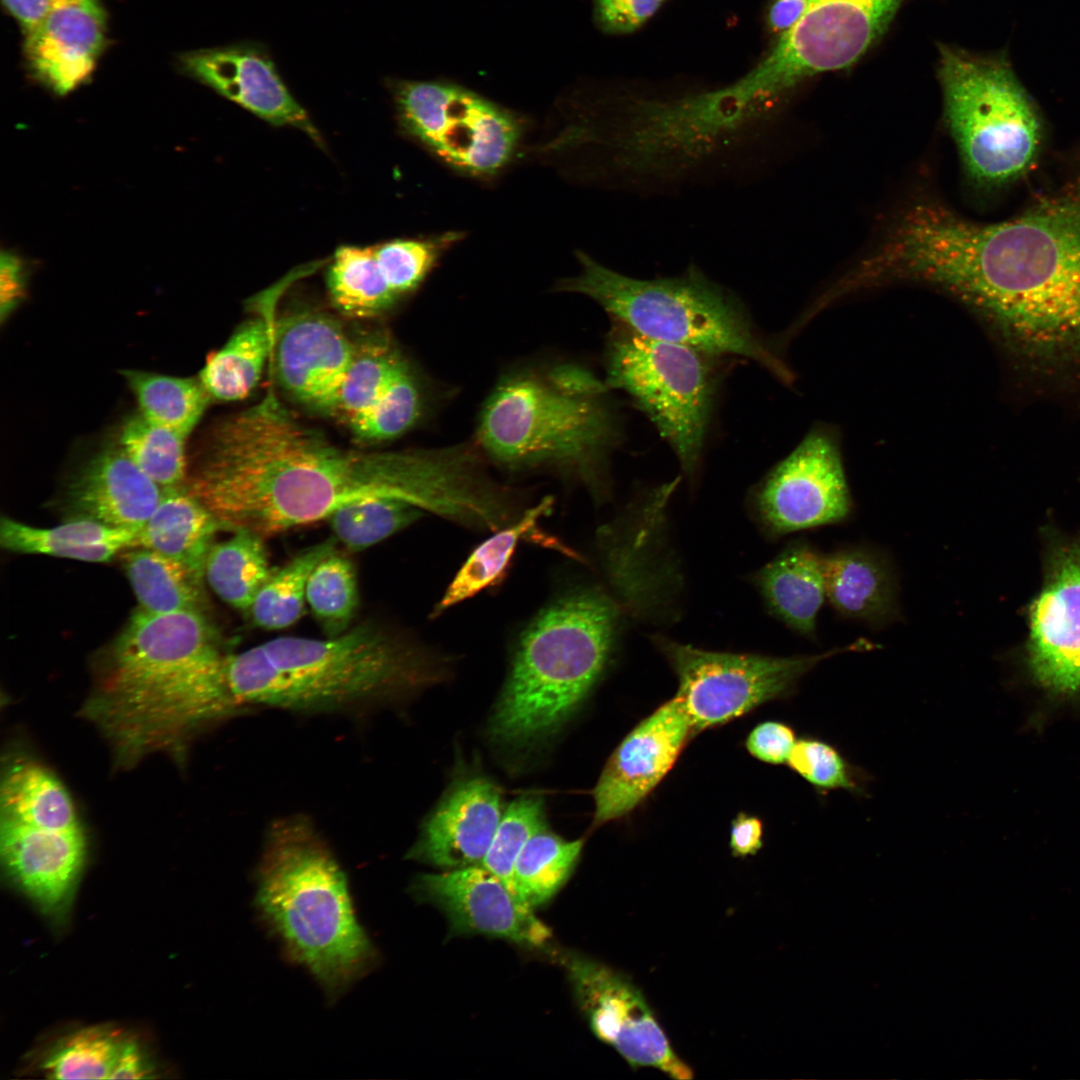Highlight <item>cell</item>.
Here are the masks:
<instances>
[{"instance_id":"cell-50","label":"cell","mask_w":1080,"mask_h":1080,"mask_svg":"<svg viewBox=\"0 0 1080 1080\" xmlns=\"http://www.w3.org/2000/svg\"><path fill=\"white\" fill-rule=\"evenodd\" d=\"M730 849L736 857L756 854L763 846V825L761 820L741 812L733 819L730 830Z\"/></svg>"},{"instance_id":"cell-36","label":"cell","mask_w":1080,"mask_h":1080,"mask_svg":"<svg viewBox=\"0 0 1080 1080\" xmlns=\"http://www.w3.org/2000/svg\"><path fill=\"white\" fill-rule=\"evenodd\" d=\"M583 840H566L547 828L522 848L514 867L517 896L534 909L548 902L565 884L580 858Z\"/></svg>"},{"instance_id":"cell-42","label":"cell","mask_w":1080,"mask_h":1080,"mask_svg":"<svg viewBox=\"0 0 1080 1080\" xmlns=\"http://www.w3.org/2000/svg\"><path fill=\"white\" fill-rule=\"evenodd\" d=\"M422 512L394 499H368L340 507L327 521L336 540L357 552L406 528L419 519Z\"/></svg>"},{"instance_id":"cell-47","label":"cell","mask_w":1080,"mask_h":1080,"mask_svg":"<svg viewBox=\"0 0 1080 1080\" xmlns=\"http://www.w3.org/2000/svg\"><path fill=\"white\" fill-rule=\"evenodd\" d=\"M670 0H594V19L609 34L630 33Z\"/></svg>"},{"instance_id":"cell-10","label":"cell","mask_w":1080,"mask_h":1080,"mask_svg":"<svg viewBox=\"0 0 1080 1080\" xmlns=\"http://www.w3.org/2000/svg\"><path fill=\"white\" fill-rule=\"evenodd\" d=\"M715 357L649 338L617 321L606 345V385L632 399L691 479L700 465L719 383Z\"/></svg>"},{"instance_id":"cell-38","label":"cell","mask_w":1080,"mask_h":1080,"mask_svg":"<svg viewBox=\"0 0 1080 1080\" xmlns=\"http://www.w3.org/2000/svg\"><path fill=\"white\" fill-rule=\"evenodd\" d=\"M405 359L384 338L356 344L355 353L340 387L335 416L347 425L359 423L382 397Z\"/></svg>"},{"instance_id":"cell-19","label":"cell","mask_w":1080,"mask_h":1080,"mask_svg":"<svg viewBox=\"0 0 1080 1080\" xmlns=\"http://www.w3.org/2000/svg\"><path fill=\"white\" fill-rule=\"evenodd\" d=\"M273 343L281 387L302 405L335 415L356 348L340 324L322 313H296L277 325Z\"/></svg>"},{"instance_id":"cell-18","label":"cell","mask_w":1080,"mask_h":1080,"mask_svg":"<svg viewBox=\"0 0 1080 1080\" xmlns=\"http://www.w3.org/2000/svg\"><path fill=\"white\" fill-rule=\"evenodd\" d=\"M185 73L274 126H291L317 144L321 136L290 93L264 45L244 41L184 53Z\"/></svg>"},{"instance_id":"cell-37","label":"cell","mask_w":1080,"mask_h":1080,"mask_svg":"<svg viewBox=\"0 0 1080 1080\" xmlns=\"http://www.w3.org/2000/svg\"><path fill=\"white\" fill-rule=\"evenodd\" d=\"M336 538L330 537L298 553L291 561L274 570L256 595L249 614L263 629H283L302 615L310 574L326 556L336 551Z\"/></svg>"},{"instance_id":"cell-48","label":"cell","mask_w":1080,"mask_h":1080,"mask_svg":"<svg viewBox=\"0 0 1080 1080\" xmlns=\"http://www.w3.org/2000/svg\"><path fill=\"white\" fill-rule=\"evenodd\" d=\"M796 742V733L791 726L780 721H765L749 733L746 748L756 759L780 765L788 762Z\"/></svg>"},{"instance_id":"cell-20","label":"cell","mask_w":1080,"mask_h":1080,"mask_svg":"<svg viewBox=\"0 0 1080 1080\" xmlns=\"http://www.w3.org/2000/svg\"><path fill=\"white\" fill-rule=\"evenodd\" d=\"M1029 664L1054 692L1080 691V540L1062 549L1029 613Z\"/></svg>"},{"instance_id":"cell-5","label":"cell","mask_w":1080,"mask_h":1080,"mask_svg":"<svg viewBox=\"0 0 1080 1080\" xmlns=\"http://www.w3.org/2000/svg\"><path fill=\"white\" fill-rule=\"evenodd\" d=\"M255 904L289 960L304 966L331 1000L376 965L347 877L308 818H280L268 829Z\"/></svg>"},{"instance_id":"cell-12","label":"cell","mask_w":1080,"mask_h":1080,"mask_svg":"<svg viewBox=\"0 0 1080 1080\" xmlns=\"http://www.w3.org/2000/svg\"><path fill=\"white\" fill-rule=\"evenodd\" d=\"M388 83L401 127L447 165L490 176L514 156L522 126L503 107L452 83Z\"/></svg>"},{"instance_id":"cell-2","label":"cell","mask_w":1080,"mask_h":1080,"mask_svg":"<svg viewBox=\"0 0 1080 1080\" xmlns=\"http://www.w3.org/2000/svg\"><path fill=\"white\" fill-rule=\"evenodd\" d=\"M885 281L950 293L1035 376L1080 381V172L1021 215L995 224L919 202L873 257Z\"/></svg>"},{"instance_id":"cell-13","label":"cell","mask_w":1080,"mask_h":1080,"mask_svg":"<svg viewBox=\"0 0 1080 1080\" xmlns=\"http://www.w3.org/2000/svg\"><path fill=\"white\" fill-rule=\"evenodd\" d=\"M906 0H807L798 22L744 76L772 100L800 81L855 62L884 32Z\"/></svg>"},{"instance_id":"cell-30","label":"cell","mask_w":1080,"mask_h":1080,"mask_svg":"<svg viewBox=\"0 0 1080 1080\" xmlns=\"http://www.w3.org/2000/svg\"><path fill=\"white\" fill-rule=\"evenodd\" d=\"M1 820L47 830L81 828L72 799L61 781L32 759H19L5 771L0 789Z\"/></svg>"},{"instance_id":"cell-34","label":"cell","mask_w":1080,"mask_h":1080,"mask_svg":"<svg viewBox=\"0 0 1080 1080\" xmlns=\"http://www.w3.org/2000/svg\"><path fill=\"white\" fill-rule=\"evenodd\" d=\"M122 376L145 418L185 438L200 421L211 398L200 379L139 370H123Z\"/></svg>"},{"instance_id":"cell-45","label":"cell","mask_w":1080,"mask_h":1080,"mask_svg":"<svg viewBox=\"0 0 1080 1080\" xmlns=\"http://www.w3.org/2000/svg\"><path fill=\"white\" fill-rule=\"evenodd\" d=\"M423 408L420 383L405 360L382 397L351 430L362 441L391 440L411 429L421 417Z\"/></svg>"},{"instance_id":"cell-29","label":"cell","mask_w":1080,"mask_h":1080,"mask_svg":"<svg viewBox=\"0 0 1080 1080\" xmlns=\"http://www.w3.org/2000/svg\"><path fill=\"white\" fill-rule=\"evenodd\" d=\"M138 533L86 517H73L54 527H36L3 517L0 544L7 551L86 562H108L137 546Z\"/></svg>"},{"instance_id":"cell-28","label":"cell","mask_w":1080,"mask_h":1080,"mask_svg":"<svg viewBox=\"0 0 1080 1080\" xmlns=\"http://www.w3.org/2000/svg\"><path fill=\"white\" fill-rule=\"evenodd\" d=\"M224 529L186 484L163 489L152 515L138 532L137 546L180 562L201 578L217 533Z\"/></svg>"},{"instance_id":"cell-15","label":"cell","mask_w":1080,"mask_h":1080,"mask_svg":"<svg viewBox=\"0 0 1080 1080\" xmlns=\"http://www.w3.org/2000/svg\"><path fill=\"white\" fill-rule=\"evenodd\" d=\"M560 960L592 1032L633 1068L651 1067L677 1080L693 1070L673 1049L645 996L626 975L577 953Z\"/></svg>"},{"instance_id":"cell-14","label":"cell","mask_w":1080,"mask_h":1080,"mask_svg":"<svg viewBox=\"0 0 1080 1080\" xmlns=\"http://www.w3.org/2000/svg\"><path fill=\"white\" fill-rule=\"evenodd\" d=\"M749 505L770 539L847 521L853 501L836 436L812 429L755 486Z\"/></svg>"},{"instance_id":"cell-8","label":"cell","mask_w":1080,"mask_h":1080,"mask_svg":"<svg viewBox=\"0 0 1080 1080\" xmlns=\"http://www.w3.org/2000/svg\"><path fill=\"white\" fill-rule=\"evenodd\" d=\"M580 273L560 290L590 297L615 321L652 339L690 346L716 356L755 361L778 379L793 375L753 325L739 299L697 267L655 279H638L577 252Z\"/></svg>"},{"instance_id":"cell-9","label":"cell","mask_w":1080,"mask_h":1080,"mask_svg":"<svg viewBox=\"0 0 1080 1080\" xmlns=\"http://www.w3.org/2000/svg\"><path fill=\"white\" fill-rule=\"evenodd\" d=\"M939 50L945 116L969 175L988 186L1023 176L1040 152L1042 123L1006 56Z\"/></svg>"},{"instance_id":"cell-17","label":"cell","mask_w":1080,"mask_h":1080,"mask_svg":"<svg viewBox=\"0 0 1080 1080\" xmlns=\"http://www.w3.org/2000/svg\"><path fill=\"white\" fill-rule=\"evenodd\" d=\"M413 890L443 911L455 934H482L529 947L551 937L533 909L482 864L417 877Z\"/></svg>"},{"instance_id":"cell-39","label":"cell","mask_w":1080,"mask_h":1080,"mask_svg":"<svg viewBox=\"0 0 1080 1080\" xmlns=\"http://www.w3.org/2000/svg\"><path fill=\"white\" fill-rule=\"evenodd\" d=\"M185 439L140 413L124 423L118 445L152 481L168 489L187 481Z\"/></svg>"},{"instance_id":"cell-16","label":"cell","mask_w":1080,"mask_h":1080,"mask_svg":"<svg viewBox=\"0 0 1080 1080\" xmlns=\"http://www.w3.org/2000/svg\"><path fill=\"white\" fill-rule=\"evenodd\" d=\"M692 734L675 696L639 722L610 755L592 791L593 827L634 810L671 770Z\"/></svg>"},{"instance_id":"cell-6","label":"cell","mask_w":1080,"mask_h":1080,"mask_svg":"<svg viewBox=\"0 0 1080 1080\" xmlns=\"http://www.w3.org/2000/svg\"><path fill=\"white\" fill-rule=\"evenodd\" d=\"M608 386L589 370L558 364L503 376L480 412L478 449L510 471L553 468L607 495V456L617 441Z\"/></svg>"},{"instance_id":"cell-21","label":"cell","mask_w":1080,"mask_h":1080,"mask_svg":"<svg viewBox=\"0 0 1080 1080\" xmlns=\"http://www.w3.org/2000/svg\"><path fill=\"white\" fill-rule=\"evenodd\" d=\"M502 814L494 782L482 776L462 779L427 817L408 858L447 870L482 864Z\"/></svg>"},{"instance_id":"cell-11","label":"cell","mask_w":1080,"mask_h":1080,"mask_svg":"<svg viewBox=\"0 0 1080 1080\" xmlns=\"http://www.w3.org/2000/svg\"><path fill=\"white\" fill-rule=\"evenodd\" d=\"M650 639L677 677L675 697L693 734L789 696L804 675L830 657L874 648L873 643L859 639L819 654L780 657L707 651L657 634Z\"/></svg>"},{"instance_id":"cell-31","label":"cell","mask_w":1080,"mask_h":1080,"mask_svg":"<svg viewBox=\"0 0 1080 1080\" xmlns=\"http://www.w3.org/2000/svg\"><path fill=\"white\" fill-rule=\"evenodd\" d=\"M119 557L138 608L149 613L207 611L203 578L180 562L139 546Z\"/></svg>"},{"instance_id":"cell-1","label":"cell","mask_w":1080,"mask_h":1080,"mask_svg":"<svg viewBox=\"0 0 1080 1080\" xmlns=\"http://www.w3.org/2000/svg\"><path fill=\"white\" fill-rule=\"evenodd\" d=\"M186 486L224 529L263 538L368 499L402 501L462 525L475 522L487 501L471 447H340L297 421L273 391L213 428Z\"/></svg>"},{"instance_id":"cell-25","label":"cell","mask_w":1080,"mask_h":1080,"mask_svg":"<svg viewBox=\"0 0 1080 1080\" xmlns=\"http://www.w3.org/2000/svg\"><path fill=\"white\" fill-rule=\"evenodd\" d=\"M826 597L845 619L881 629L901 618L899 585L886 554L849 546L825 556Z\"/></svg>"},{"instance_id":"cell-49","label":"cell","mask_w":1080,"mask_h":1080,"mask_svg":"<svg viewBox=\"0 0 1080 1080\" xmlns=\"http://www.w3.org/2000/svg\"><path fill=\"white\" fill-rule=\"evenodd\" d=\"M28 271L18 255L2 251L0 256V317L4 322L26 296Z\"/></svg>"},{"instance_id":"cell-32","label":"cell","mask_w":1080,"mask_h":1080,"mask_svg":"<svg viewBox=\"0 0 1080 1080\" xmlns=\"http://www.w3.org/2000/svg\"><path fill=\"white\" fill-rule=\"evenodd\" d=\"M272 329L264 317L242 324L225 345L209 354L199 379L210 397L246 398L258 385L272 349Z\"/></svg>"},{"instance_id":"cell-27","label":"cell","mask_w":1080,"mask_h":1080,"mask_svg":"<svg viewBox=\"0 0 1080 1080\" xmlns=\"http://www.w3.org/2000/svg\"><path fill=\"white\" fill-rule=\"evenodd\" d=\"M552 506L551 497L543 498L537 505L524 510L512 523L495 531L492 536L480 543L449 583L435 605L432 616H439L453 606L502 581L510 566L512 556L522 540L552 548L577 559L576 552L541 530L540 519L551 512Z\"/></svg>"},{"instance_id":"cell-33","label":"cell","mask_w":1080,"mask_h":1080,"mask_svg":"<svg viewBox=\"0 0 1080 1080\" xmlns=\"http://www.w3.org/2000/svg\"><path fill=\"white\" fill-rule=\"evenodd\" d=\"M263 537L238 529L229 539L215 543L205 564L204 577L218 597L231 607L249 612L273 571Z\"/></svg>"},{"instance_id":"cell-52","label":"cell","mask_w":1080,"mask_h":1080,"mask_svg":"<svg viewBox=\"0 0 1080 1080\" xmlns=\"http://www.w3.org/2000/svg\"><path fill=\"white\" fill-rule=\"evenodd\" d=\"M70 0H2L23 35L31 32L52 10Z\"/></svg>"},{"instance_id":"cell-7","label":"cell","mask_w":1080,"mask_h":1080,"mask_svg":"<svg viewBox=\"0 0 1080 1080\" xmlns=\"http://www.w3.org/2000/svg\"><path fill=\"white\" fill-rule=\"evenodd\" d=\"M618 603L597 587L549 602L522 630L489 720L490 739L525 748L554 733L604 674L620 627Z\"/></svg>"},{"instance_id":"cell-24","label":"cell","mask_w":1080,"mask_h":1080,"mask_svg":"<svg viewBox=\"0 0 1080 1080\" xmlns=\"http://www.w3.org/2000/svg\"><path fill=\"white\" fill-rule=\"evenodd\" d=\"M163 489L117 444L107 446L74 474L66 490L74 517H86L138 533L157 507Z\"/></svg>"},{"instance_id":"cell-26","label":"cell","mask_w":1080,"mask_h":1080,"mask_svg":"<svg viewBox=\"0 0 1080 1080\" xmlns=\"http://www.w3.org/2000/svg\"><path fill=\"white\" fill-rule=\"evenodd\" d=\"M768 612L789 629L816 639L825 602V556L803 540L790 542L752 576Z\"/></svg>"},{"instance_id":"cell-23","label":"cell","mask_w":1080,"mask_h":1080,"mask_svg":"<svg viewBox=\"0 0 1080 1080\" xmlns=\"http://www.w3.org/2000/svg\"><path fill=\"white\" fill-rule=\"evenodd\" d=\"M105 29L100 0H70L58 6L24 36L28 71L58 95L71 92L93 72Z\"/></svg>"},{"instance_id":"cell-44","label":"cell","mask_w":1080,"mask_h":1080,"mask_svg":"<svg viewBox=\"0 0 1080 1080\" xmlns=\"http://www.w3.org/2000/svg\"><path fill=\"white\" fill-rule=\"evenodd\" d=\"M462 237V233L447 232L422 239H395L374 247L379 268L396 298L415 291Z\"/></svg>"},{"instance_id":"cell-4","label":"cell","mask_w":1080,"mask_h":1080,"mask_svg":"<svg viewBox=\"0 0 1080 1080\" xmlns=\"http://www.w3.org/2000/svg\"><path fill=\"white\" fill-rule=\"evenodd\" d=\"M240 706L333 712L407 696L439 682L440 657L384 624L366 621L336 637L286 636L227 655Z\"/></svg>"},{"instance_id":"cell-40","label":"cell","mask_w":1080,"mask_h":1080,"mask_svg":"<svg viewBox=\"0 0 1080 1080\" xmlns=\"http://www.w3.org/2000/svg\"><path fill=\"white\" fill-rule=\"evenodd\" d=\"M125 1040L110 1027H86L56 1043L41 1068L52 1079H109Z\"/></svg>"},{"instance_id":"cell-51","label":"cell","mask_w":1080,"mask_h":1080,"mask_svg":"<svg viewBox=\"0 0 1080 1080\" xmlns=\"http://www.w3.org/2000/svg\"><path fill=\"white\" fill-rule=\"evenodd\" d=\"M154 1068L142 1048L134 1040L126 1039L118 1054L109 1079L152 1078Z\"/></svg>"},{"instance_id":"cell-43","label":"cell","mask_w":1080,"mask_h":1080,"mask_svg":"<svg viewBox=\"0 0 1080 1080\" xmlns=\"http://www.w3.org/2000/svg\"><path fill=\"white\" fill-rule=\"evenodd\" d=\"M787 764L821 796L843 790L865 797L872 781L871 775L853 764L838 747L814 735L797 739Z\"/></svg>"},{"instance_id":"cell-3","label":"cell","mask_w":1080,"mask_h":1080,"mask_svg":"<svg viewBox=\"0 0 1080 1080\" xmlns=\"http://www.w3.org/2000/svg\"><path fill=\"white\" fill-rule=\"evenodd\" d=\"M206 612L138 608L112 644L89 711L121 752L170 745L184 731L239 711Z\"/></svg>"},{"instance_id":"cell-41","label":"cell","mask_w":1080,"mask_h":1080,"mask_svg":"<svg viewBox=\"0 0 1080 1080\" xmlns=\"http://www.w3.org/2000/svg\"><path fill=\"white\" fill-rule=\"evenodd\" d=\"M306 601L327 637L347 631L359 602L351 561L337 551L321 560L309 576Z\"/></svg>"},{"instance_id":"cell-35","label":"cell","mask_w":1080,"mask_h":1080,"mask_svg":"<svg viewBox=\"0 0 1080 1080\" xmlns=\"http://www.w3.org/2000/svg\"><path fill=\"white\" fill-rule=\"evenodd\" d=\"M327 288L335 306L356 318L377 316L398 301L372 247H339L328 269Z\"/></svg>"},{"instance_id":"cell-53","label":"cell","mask_w":1080,"mask_h":1080,"mask_svg":"<svg viewBox=\"0 0 1080 1080\" xmlns=\"http://www.w3.org/2000/svg\"><path fill=\"white\" fill-rule=\"evenodd\" d=\"M807 0H773L768 20L770 27L781 34L790 30L803 15Z\"/></svg>"},{"instance_id":"cell-46","label":"cell","mask_w":1080,"mask_h":1080,"mask_svg":"<svg viewBox=\"0 0 1080 1080\" xmlns=\"http://www.w3.org/2000/svg\"><path fill=\"white\" fill-rule=\"evenodd\" d=\"M545 828L547 823L541 797L521 796L503 811L482 865L497 875L516 896L513 874L518 855L528 840Z\"/></svg>"},{"instance_id":"cell-22","label":"cell","mask_w":1080,"mask_h":1080,"mask_svg":"<svg viewBox=\"0 0 1080 1080\" xmlns=\"http://www.w3.org/2000/svg\"><path fill=\"white\" fill-rule=\"evenodd\" d=\"M85 852L81 828L57 831L0 820V853L8 876L52 918L66 913Z\"/></svg>"}]
</instances>
